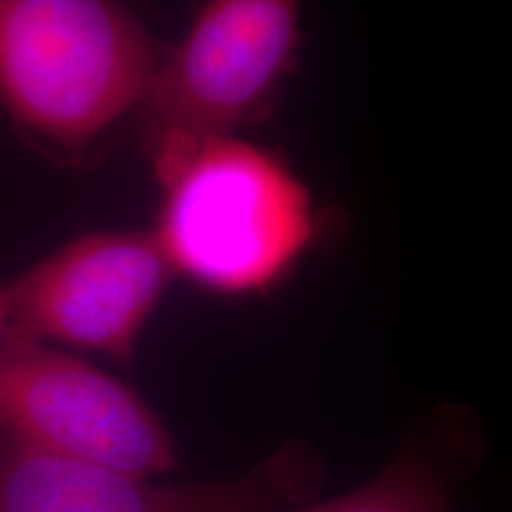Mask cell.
Listing matches in <instances>:
<instances>
[{
    "label": "cell",
    "mask_w": 512,
    "mask_h": 512,
    "mask_svg": "<svg viewBox=\"0 0 512 512\" xmlns=\"http://www.w3.org/2000/svg\"><path fill=\"white\" fill-rule=\"evenodd\" d=\"M302 10L304 0H204L138 110L145 152L264 121L297 67Z\"/></svg>",
    "instance_id": "3957f363"
},
{
    "label": "cell",
    "mask_w": 512,
    "mask_h": 512,
    "mask_svg": "<svg viewBox=\"0 0 512 512\" xmlns=\"http://www.w3.org/2000/svg\"><path fill=\"white\" fill-rule=\"evenodd\" d=\"M176 275L152 230H93L5 283L29 342L128 363Z\"/></svg>",
    "instance_id": "5b68a950"
},
{
    "label": "cell",
    "mask_w": 512,
    "mask_h": 512,
    "mask_svg": "<svg viewBox=\"0 0 512 512\" xmlns=\"http://www.w3.org/2000/svg\"><path fill=\"white\" fill-rule=\"evenodd\" d=\"M323 463L287 441L252 470L223 482L157 484L41 456L0 434V512H278L316 496Z\"/></svg>",
    "instance_id": "8992f818"
},
{
    "label": "cell",
    "mask_w": 512,
    "mask_h": 512,
    "mask_svg": "<svg viewBox=\"0 0 512 512\" xmlns=\"http://www.w3.org/2000/svg\"><path fill=\"white\" fill-rule=\"evenodd\" d=\"M278 512H451V486L425 448L408 444L370 482L330 501Z\"/></svg>",
    "instance_id": "52a82bcc"
},
{
    "label": "cell",
    "mask_w": 512,
    "mask_h": 512,
    "mask_svg": "<svg viewBox=\"0 0 512 512\" xmlns=\"http://www.w3.org/2000/svg\"><path fill=\"white\" fill-rule=\"evenodd\" d=\"M24 342H29V339L22 335V330H19L15 320V313H12L8 287L0 285V361Z\"/></svg>",
    "instance_id": "ba28073f"
},
{
    "label": "cell",
    "mask_w": 512,
    "mask_h": 512,
    "mask_svg": "<svg viewBox=\"0 0 512 512\" xmlns=\"http://www.w3.org/2000/svg\"><path fill=\"white\" fill-rule=\"evenodd\" d=\"M159 185V249L176 278L228 299L266 297L323 233L309 185L240 136L169 140L147 150Z\"/></svg>",
    "instance_id": "6da1fadb"
},
{
    "label": "cell",
    "mask_w": 512,
    "mask_h": 512,
    "mask_svg": "<svg viewBox=\"0 0 512 512\" xmlns=\"http://www.w3.org/2000/svg\"><path fill=\"white\" fill-rule=\"evenodd\" d=\"M0 434L41 456L140 479L178 460L169 427L136 389L41 342L0 361Z\"/></svg>",
    "instance_id": "277c9868"
},
{
    "label": "cell",
    "mask_w": 512,
    "mask_h": 512,
    "mask_svg": "<svg viewBox=\"0 0 512 512\" xmlns=\"http://www.w3.org/2000/svg\"><path fill=\"white\" fill-rule=\"evenodd\" d=\"M162 55L124 0H0V102L62 155L138 117Z\"/></svg>",
    "instance_id": "7a4b0ae2"
}]
</instances>
